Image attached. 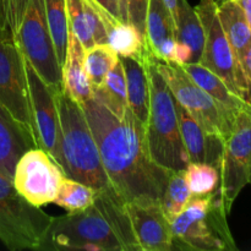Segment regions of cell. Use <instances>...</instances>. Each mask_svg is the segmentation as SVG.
Here are the masks:
<instances>
[{"label":"cell","mask_w":251,"mask_h":251,"mask_svg":"<svg viewBox=\"0 0 251 251\" xmlns=\"http://www.w3.org/2000/svg\"><path fill=\"white\" fill-rule=\"evenodd\" d=\"M81 105L115 193L125 203L159 205L172 171L151 157L144 125L129 108L118 118L96 96Z\"/></svg>","instance_id":"6da1fadb"},{"label":"cell","mask_w":251,"mask_h":251,"mask_svg":"<svg viewBox=\"0 0 251 251\" xmlns=\"http://www.w3.org/2000/svg\"><path fill=\"white\" fill-rule=\"evenodd\" d=\"M38 250L140 251L125 202L112 186L81 212L53 217Z\"/></svg>","instance_id":"7a4b0ae2"},{"label":"cell","mask_w":251,"mask_h":251,"mask_svg":"<svg viewBox=\"0 0 251 251\" xmlns=\"http://www.w3.org/2000/svg\"><path fill=\"white\" fill-rule=\"evenodd\" d=\"M55 100L66 176L97 190L112 186L103 168L100 150L82 105L71 98L64 88L56 91Z\"/></svg>","instance_id":"3957f363"},{"label":"cell","mask_w":251,"mask_h":251,"mask_svg":"<svg viewBox=\"0 0 251 251\" xmlns=\"http://www.w3.org/2000/svg\"><path fill=\"white\" fill-rule=\"evenodd\" d=\"M145 63L150 80V113L145 127L150 154L169 171H184L190 159L181 139L176 98L157 70L151 53Z\"/></svg>","instance_id":"277c9868"},{"label":"cell","mask_w":251,"mask_h":251,"mask_svg":"<svg viewBox=\"0 0 251 251\" xmlns=\"http://www.w3.org/2000/svg\"><path fill=\"white\" fill-rule=\"evenodd\" d=\"M220 188L205 196H193L172 222L173 250L235 251Z\"/></svg>","instance_id":"5b68a950"},{"label":"cell","mask_w":251,"mask_h":251,"mask_svg":"<svg viewBox=\"0 0 251 251\" xmlns=\"http://www.w3.org/2000/svg\"><path fill=\"white\" fill-rule=\"evenodd\" d=\"M53 217L29 203L0 173V240L11 251L38 250Z\"/></svg>","instance_id":"8992f818"},{"label":"cell","mask_w":251,"mask_h":251,"mask_svg":"<svg viewBox=\"0 0 251 251\" xmlns=\"http://www.w3.org/2000/svg\"><path fill=\"white\" fill-rule=\"evenodd\" d=\"M154 64L176 102L180 103L208 134L225 141L232 131L238 114L218 104L207 92L193 81L180 65L156 58Z\"/></svg>","instance_id":"52a82bcc"},{"label":"cell","mask_w":251,"mask_h":251,"mask_svg":"<svg viewBox=\"0 0 251 251\" xmlns=\"http://www.w3.org/2000/svg\"><path fill=\"white\" fill-rule=\"evenodd\" d=\"M0 103L37 145L24 54L11 28L0 32Z\"/></svg>","instance_id":"ba28073f"},{"label":"cell","mask_w":251,"mask_h":251,"mask_svg":"<svg viewBox=\"0 0 251 251\" xmlns=\"http://www.w3.org/2000/svg\"><path fill=\"white\" fill-rule=\"evenodd\" d=\"M16 39L22 54L53 91L63 88L61 66L47 24L44 0H28Z\"/></svg>","instance_id":"9c48e42d"},{"label":"cell","mask_w":251,"mask_h":251,"mask_svg":"<svg viewBox=\"0 0 251 251\" xmlns=\"http://www.w3.org/2000/svg\"><path fill=\"white\" fill-rule=\"evenodd\" d=\"M205 32V46L199 63L220 76L226 85L247 102V81L226 37L213 0H200L195 7Z\"/></svg>","instance_id":"30bf717a"},{"label":"cell","mask_w":251,"mask_h":251,"mask_svg":"<svg viewBox=\"0 0 251 251\" xmlns=\"http://www.w3.org/2000/svg\"><path fill=\"white\" fill-rule=\"evenodd\" d=\"M251 169V107L238 113L234 125L223 141L220 166V190L227 215L243 189L249 184Z\"/></svg>","instance_id":"8fae6325"},{"label":"cell","mask_w":251,"mask_h":251,"mask_svg":"<svg viewBox=\"0 0 251 251\" xmlns=\"http://www.w3.org/2000/svg\"><path fill=\"white\" fill-rule=\"evenodd\" d=\"M66 174L41 147L24 152L15 164L12 184L17 193L37 207L54 203Z\"/></svg>","instance_id":"7c38bea8"},{"label":"cell","mask_w":251,"mask_h":251,"mask_svg":"<svg viewBox=\"0 0 251 251\" xmlns=\"http://www.w3.org/2000/svg\"><path fill=\"white\" fill-rule=\"evenodd\" d=\"M22 51V50H21ZM37 146L48 152L65 173L55 91L51 90L24 56Z\"/></svg>","instance_id":"4fadbf2b"},{"label":"cell","mask_w":251,"mask_h":251,"mask_svg":"<svg viewBox=\"0 0 251 251\" xmlns=\"http://www.w3.org/2000/svg\"><path fill=\"white\" fill-rule=\"evenodd\" d=\"M140 251H172V223L161 205L125 203Z\"/></svg>","instance_id":"5bb4252c"},{"label":"cell","mask_w":251,"mask_h":251,"mask_svg":"<svg viewBox=\"0 0 251 251\" xmlns=\"http://www.w3.org/2000/svg\"><path fill=\"white\" fill-rule=\"evenodd\" d=\"M176 108L181 139L190 162L212 164L220 171L223 149L222 140L208 134L200 123L176 100Z\"/></svg>","instance_id":"9a60e30c"},{"label":"cell","mask_w":251,"mask_h":251,"mask_svg":"<svg viewBox=\"0 0 251 251\" xmlns=\"http://www.w3.org/2000/svg\"><path fill=\"white\" fill-rule=\"evenodd\" d=\"M100 14L107 33V44L114 49L120 58L144 61L150 54L145 34L136 26L122 21L100 5Z\"/></svg>","instance_id":"2e32d148"},{"label":"cell","mask_w":251,"mask_h":251,"mask_svg":"<svg viewBox=\"0 0 251 251\" xmlns=\"http://www.w3.org/2000/svg\"><path fill=\"white\" fill-rule=\"evenodd\" d=\"M70 31L77 37L83 48L107 43V33L96 0H66Z\"/></svg>","instance_id":"e0dca14e"},{"label":"cell","mask_w":251,"mask_h":251,"mask_svg":"<svg viewBox=\"0 0 251 251\" xmlns=\"http://www.w3.org/2000/svg\"><path fill=\"white\" fill-rule=\"evenodd\" d=\"M32 147H37L34 140L10 117L0 103V173L12 180L17 159Z\"/></svg>","instance_id":"ac0fdd59"},{"label":"cell","mask_w":251,"mask_h":251,"mask_svg":"<svg viewBox=\"0 0 251 251\" xmlns=\"http://www.w3.org/2000/svg\"><path fill=\"white\" fill-rule=\"evenodd\" d=\"M83 54L85 48L77 37L70 31L65 60L61 65V81L65 92L80 104L93 97L92 86L83 66Z\"/></svg>","instance_id":"d6986e66"},{"label":"cell","mask_w":251,"mask_h":251,"mask_svg":"<svg viewBox=\"0 0 251 251\" xmlns=\"http://www.w3.org/2000/svg\"><path fill=\"white\" fill-rule=\"evenodd\" d=\"M120 60L126 75L127 108L146 127L150 113V80L146 63L132 58H120Z\"/></svg>","instance_id":"ffe728a7"},{"label":"cell","mask_w":251,"mask_h":251,"mask_svg":"<svg viewBox=\"0 0 251 251\" xmlns=\"http://www.w3.org/2000/svg\"><path fill=\"white\" fill-rule=\"evenodd\" d=\"M218 17L226 37L242 66L245 51L251 43V28L242 6L235 0H226L217 5ZM243 69V66H242Z\"/></svg>","instance_id":"44dd1931"},{"label":"cell","mask_w":251,"mask_h":251,"mask_svg":"<svg viewBox=\"0 0 251 251\" xmlns=\"http://www.w3.org/2000/svg\"><path fill=\"white\" fill-rule=\"evenodd\" d=\"M185 73L195 81L205 92H207L218 104L229 112L238 114L240 110L249 108L250 105L243 98L235 95L225 81L216 75L210 69L205 68L200 63H186L180 65Z\"/></svg>","instance_id":"7402d4cb"},{"label":"cell","mask_w":251,"mask_h":251,"mask_svg":"<svg viewBox=\"0 0 251 251\" xmlns=\"http://www.w3.org/2000/svg\"><path fill=\"white\" fill-rule=\"evenodd\" d=\"M145 38L150 53L154 58L164 43L176 39V21L163 0H149Z\"/></svg>","instance_id":"603a6c76"},{"label":"cell","mask_w":251,"mask_h":251,"mask_svg":"<svg viewBox=\"0 0 251 251\" xmlns=\"http://www.w3.org/2000/svg\"><path fill=\"white\" fill-rule=\"evenodd\" d=\"M176 41L188 44L193 50V63H199L205 46V32L195 7L180 0L176 19Z\"/></svg>","instance_id":"cb8c5ba5"},{"label":"cell","mask_w":251,"mask_h":251,"mask_svg":"<svg viewBox=\"0 0 251 251\" xmlns=\"http://www.w3.org/2000/svg\"><path fill=\"white\" fill-rule=\"evenodd\" d=\"M93 96L102 100L118 118L124 117L127 109L126 75L122 60L110 69L102 86L93 91Z\"/></svg>","instance_id":"d4e9b609"},{"label":"cell","mask_w":251,"mask_h":251,"mask_svg":"<svg viewBox=\"0 0 251 251\" xmlns=\"http://www.w3.org/2000/svg\"><path fill=\"white\" fill-rule=\"evenodd\" d=\"M98 191L100 190L87 184L81 183L70 176H65L61 181L54 203L69 213L81 212L96 202Z\"/></svg>","instance_id":"484cf974"},{"label":"cell","mask_w":251,"mask_h":251,"mask_svg":"<svg viewBox=\"0 0 251 251\" xmlns=\"http://www.w3.org/2000/svg\"><path fill=\"white\" fill-rule=\"evenodd\" d=\"M118 61L119 55L107 43L93 44L85 49L83 66L93 91L102 86L107 74Z\"/></svg>","instance_id":"4316f807"},{"label":"cell","mask_w":251,"mask_h":251,"mask_svg":"<svg viewBox=\"0 0 251 251\" xmlns=\"http://www.w3.org/2000/svg\"><path fill=\"white\" fill-rule=\"evenodd\" d=\"M44 10H46L47 24L53 39L56 56L61 66L65 60L69 33H70L66 0H44Z\"/></svg>","instance_id":"83f0119b"},{"label":"cell","mask_w":251,"mask_h":251,"mask_svg":"<svg viewBox=\"0 0 251 251\" xmlns=\"http://www.w3.org/2000/svg\"><path fill=\"white\" fill-rule=\"evenodd\" d=\"M193 194L185 180L184 171H172L161 201V208L169 222H173L185 208Z\"/></svg>","instance_id":"f1b7e54d"},{"label":"cell","mask_w":251,"mask_h":251,"mask_svg":"<svg viewBox=\"0 0 251 251\" xmlns=\"http://www.w3.org/2000/svg\"><path fill=\"white\" fill-rule=\"evenodd\" d=\"M184 176L193 196L208 195L220 188V171L212 164L190 162L184 169Z\"/></svg>","instance_id":"f546056e"},{"label":"cell","mask_w":251,"mask_h":251,"mask_svg":"<svg viewBox=\"0 0 251 251\" xmlns=\"http://www.w3.org/2000/svg\"><path fill=\"white\" fill-rule=\"evenodd\" d=\"M119 19L136 26L145 34L149 0H117Z\"/></svg>","instance_id":"4dcf8cb0"},{"label":"cell","mask_w":251,"mask_h":251,"mask_svg":"<svg viewBox=\"0 0 251 251\" xmlns=\"http://www.w3.org/2000/svg\"><path fill=\"white\" fill-rule=\"evenodd\" d=\"M27 1L28 0H9V22L15 36L19 31L20 24L26 11Z\"/></svg>","instance_id":"1f68e13d"},{"label":"cell","mask_w":251,"mask_h":251,"mask_svg":"<svg viewBox=\"0 0 251 251\" xmlns=\"http://www.w3.org/2000/svg\"><path fill=\"white\" fill-rule=\"evenodd\" d=\"M174 63L178 65H184L186 63H193V50L188 44L176 41Z\"/></svg>","instance_id":"d6a6232c"},{"label":"cell","mask_w":251,"mask_h":251,"mask_svg":"<svg viewBox=\"0 0 251 251\" xmlns=\"http://www.w3.org/2000/svg\"><path fill=\"white\" fill-rule=\"evenodd\" d=\"M242 66L243 71H244L245 81H247V103L251 107V43L245 51Z\"/></svg>","instance_id":"836d02e7"},{"label":"cell","mask_w":251,"mask_h":251,"mask_svg":"<svg viewBox=\"0 0 251 251\" xmlns=\"http://www.w3.org/2000/svg\"><path fill=\"white\" fill-rule=\"evenodd\" d=\"M11 28L9 22V0H0V32Z\"/></svg>","instance_id":"e575fe53"},{"label":"cell","mask_w":251,"mask_h":251,"mask_svg":"<svg viewBox=\"0 0 251 251\" xmlns=\"http://www.w3.org/2000/svg\"><path fill=\"white\" fill-rule=\"evenodd\" d=\"M96 1H97L100 6L104 7L105 10H108L110 14L114 15V16H117V17H119L117 0H96Z\"/></svg>","instance_id":"d590c367"},{"label":"cell","mask_w":251,"mask_h":251,"mask_svg":"<svg viewBox=\"0 0 251 251\" xmlns=\"http://www.w3.org/2000/svg\"><path fill=\"white\" fill-rule=\"evenodd\" d=\"M235 1H238V4L242 6L248 21H249L250 28H251V0H235Z\"/></svg>","instance_id":"8d00e7d4"},{"label":"cell","mask_w":251,"mask_h":251,"mask_svg":"<svg viewBox=\"0 0 251 251\" xmlns=\"http://www.w3.org/2000/svg\"><path fill=\"white\" fill-rule=\"evenodd\" d=\"M164 4L167 5L168 10L171 11L172 16H173L174 21L176 19V15H178V7H179V1L180 0H163Z\"/></svg>","instance_id":"74e56055"},{"label":"cell","mask_w":251,"mask_h":251,"mask_svg":"<svg viewBox=\"0 0 251 251\" xmlns=\"http://www.w3.org/2000/svg\"><path fill=\"white\" fill-rule=\"evenodd\" d=\"M213 1H215L217 5H221V4H222V2H225L226 0H213Z\"/></svg>","instance_id":"f35d334b"},{"label":"cell","mask_w":251,"mask_h":251,"mask_svg":"<svg viewBox=\"0 0 251 251\" xmlns=\"http://www.w3.org/2000/svg\"><path fill=\"white\" fill-rule=\"evenodd\" d=\"M249 184L251 185V169H250V174H249Z\"/></svg>","instance_id":"ab89813d"}]
</instances>
